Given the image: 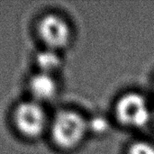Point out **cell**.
<instances>
[{"label":"cell","instance_id":"6da1fadb","mask_svg":"<svg viewBox=\"0 0 154 154\" xmlns=\"http://www.w3.org/2000/svg\"><path fill=\"white\" fill-rule=\"evenodd\" d=\"M88 130V122L81 115L71 110H63L55 116L51 126V134L57 146L70 150L82 142Z\"/></svg>","mask_w":154,"mask_h":154},{"label":"cell","instance_id":"7a4b0ae2","mask_svg":"<svg viewBox=\"0 0 154 154\" xmlns=\"http://www.w3.org/2000/svg\"><path fill=\"white\" fill-rule=\"evenodd\" d=\"M117 120L124 125L141 128L152 116L145 98L138 93H128L121 97L116 106Z\"/></svg>","mask_w":154,"mask_h":154},{"label":"cell","instance_id":"3957f363","mask_svg":"<svg viewBox=\"0 0 154 154\" xmlns=\"http://www.w3.org/2000/svg\"><path fill=\"white\" fill-rule=\"evenodd\" d=\"M14 122L18 132L27 138L42 134L47 125V116L36 101H26L18 105L14 113Z\"/></svg>","mask_w":154,"mask_h":154},{"label":"cell","instance_id":"277c9868","mask_svg":"<svg viewBox=\"0 0 154 154\" xmlns=\"http://www.w3.org/2000/svg\"><path fill=\"white\" fill-rule=\"evenodd\" d=\"M41 40L50 50L57 51L69 42L71 31L68 23L57 14H50L43 16L38 25Z\"/></svg>","mask_w":154,"mask_h":154},{"label":"cell","instance_id":"5b68a950","mask_svg":"<svg viewBox=\"0 0 154 154\" xmlns=\"http://www.w3.org/2000/svg\"><path fill=\"white\" fill-rule=\"evenodd\" d=\"M29 89L34 101H49L57 94L58 86L51 74L39 72L33 75L29 82Z\"/></svg>","mask_w":154,"mask_h":154},{"label":"cell","instance_id":"8992f818","mask_svg":"<svg viewBox=\"0 0 154 154\" xmlns=\"http://www.w3.org/2000/svg\"><path fill=\"white\" fill-rule=\"evenodd\" d=\"M36 62L40 72L47 74H51L60 66V59L56 51L50 49L40 52L36 58Z\"/></svg>","mask_w":154,"mask_h":154},{"label":"cell","instance_id":"52a82bcc","mask_svg":"<svg viewBox=\"0 0 154 154\" xmlns=\"http://www.w3.org/2000/svg\"><path fill=\"white\" fill-rule=\"evenodd\" d=\"M108 121L102 116H96L88 122V127L95 134H104L108 129Z\"/></svg>","mask_w":154,"mask_h":154},{"label":"cell","instance_id":"ba28073f","mask_svg":"<svg viewBox=\"0 0 154 154\" xmlns=\"http://www.w3.org/2000/svg\"><path fill=\"white\" fill-rule=\"evenodd\" d=\"M127 154H154V146L146 142H137L129 147Z\"/></svg>","mask_w":154,"mask_h":154},{"label":"cell","instance_id":"9c48e42d","mask_svg":"<svg viewBox=\"0 0 154 154\" xmlns=\"http://www.w3.org/2000/svg\"><path fill=\"white\" fill-rule=\"evenodd\" d=\"M152 116H153V117H154V113H153V115H152Z\"/></svg>","mask_w":154,"mask_h":154}]
</instances>
